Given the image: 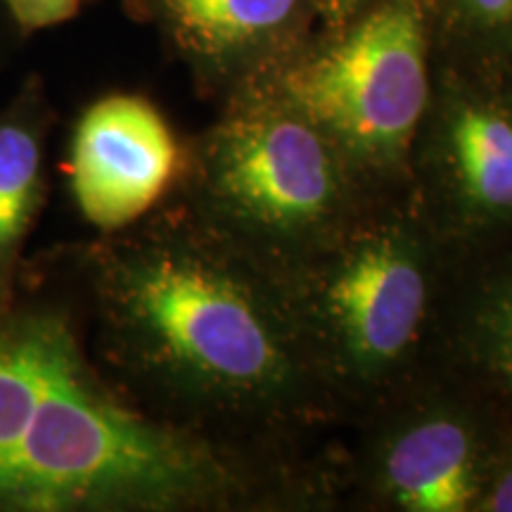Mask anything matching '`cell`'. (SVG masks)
I'll return each instance as SVG.
<instances>
[{"label": "cell", "instance_id": "obj_1", "mask_svg": "<svg viewBox=\"0 0 512 512\" xmlns=\"http://www.w3.org/2000/svg\"><path fill=\"white\" fill-rule=\"evenodd\" d=\"M226 484L207 444L114 392L74 311L24 278L0 309V512H176Z\"/></svg>", "mask_w": 512, "mask_h": 512}, {"label": "cell", "instance_id": "obj_2", "mask_svg": "<svg viewBox=\"0 0 512 512\" xmlns=\"http://www.w3.org/2000/svg\"><path fill=\"white\" fill-rule=\"evenodd\" d=\"M93 313L114 361L190 399L278 389L290 358L247 287L200 249L147 238L91 254Z\"/></svg>", "mask_w": 512, "mask_h": 512}, {"label": "cell", "instance_id": "obj_3", "mask_svg": "<svg viewBox=\"0 0 512 512\" xmlns=\"http://www.w3.org/2000/svg\"><path fill=\"white\" fill-rule=\"evenodd\" d=\"M292 107L320 131L368 157L406 147L427 105L422 17L413 0H389L337 46L285 81Z\"/></svg>", "mask_w": 512, "mask_h": 512}, {"label": "cell", "instance_id": "obj_4", "mask_svg": "<svg viewBox=\"0 0 512 512\" xmlns=\"http://www.w3.org/2000/svg\"><path fill=\"white\" fill-rule=\"evenodd\" d=\"M207 174L214 195L233 214L266 228H306L337 200L328 140L297 110L230 121L209 147Z\"/></svg>", "mask_w": 512, "mask_h": 512}, {"label": "cell", "instance_id": "obj_5", "mask_svg": "<svg viewBox=\"0 0 512 512\" xmlns=\"http://www.w3.org/2000/svg\"><path fill=\"white\" fill-rule=\"evenodd\" d=\"M181 150L162 112L138 95H107L81 114L69 143V190L102 233L138 223L174 183Z\"/></svg>", "mask_w": 512, "mask_h": 512}, {"label": "cell", "instance_id": "obj_6", "mask_svg": "<svg viewBox=\"0 0 512 512\" xmlns=\"http://www.w3.org/2000/svg\"><path fill=\"white\" fill-rule=\"evenodd\" d=\"M425 302V273L406 242L394 238L358 247L328 287V313L344 354L363 370L384 368L411 347Z\"/></svg>", "mask_w": 512, "mask_h": 512}, {"label": "cell", "instance_id": "obj_7", "mask_svg": "<svg viewBox=\"0 0 512 512\" xmlns=\"http://www.w3.org/2000/svg\"><path fill=\"white\" fill-rule=\"evenodd\" d=\"M50 114L43 83L31 76L0 110V309L19 297L27 242L46 202Z\"/></svg>", "mask_w": 512, "mask_h": 512}, {"label": "cell", "instance_id": "obj_8", "mask_svg": "<svg viewBox=\"0 0 512 512\" xmlns=\"http://www.w3.org/2000/svg\"><path fill=\"white\" fill-rule=\"evenodd\" d=\"M384 482L394 501L406 510H467L479 494L470 434L451 418L418 422L389 446Z\"/></svg>", "mask_w": 512, "mask_h": 512}, {"label": "cell", "instance_id": "obj_9", "mask_svg": "<svg viewBox=\"0 0 512 512\" xmlns=\"http://www.w3.org/2000/svg\"><path fill=\"white\" fill-rule=\"evenodd\" d=\"M176 48L190 60L219 64L287 27L299 0H150Z\"/></svg>", "mask_w": 512, "mask_h": 512}, {"label": "cell", "instance_id": "obj_10", "mask_svg": "<svg viewBox=\"0 0 512 512\" xmlns=\"http://www.w3.org/2000/svg\"><path fill=\"white\" fill-rule=\"evenodd\" d=\"M448 155L460 192L486 214H512V117L465 107L448 128Z\"/></svg>", "mask_w": 512, "mask_h": 512}, {"label": "cell", "instance_id": "obj_11", "mask_svg": "<svg viewBox=\"0 0 512 512\" xmlns=\"http://www.w3.org/2000/svg\"><path fill=\"white\" fill-rule=\"evenodd\" d=\"M0 5L22 34L60 27L81 10V0H0Z\"/></svg>", "mask_w": 512, "mask_h": 512}, {"label": "cell", "instance_id": "obj_12", "mask_svg": "<svg viewBox=\"0 0 512 512\" xmlns=\"http://www.w3.org/2000/svg\"><path fill=\"white\" fill-rule=\"evenodd\" d=\"M486 344L491 361L512 387V285L496 299L486 318Z\"/></svg>", "mask_w": 512, "mask_h": 512}, {"label": "cell", "instance_id": "obj_13", "mask_svg": "<svg viewBox=\"0 0 512 512\" xmlns=\"http://www.w3.org/2000/svg\"><path fill=\"white\" fill-rule=\"evenodd\" d=\"M477 22L489 27H503L512 22V0H460Z\"/></svg>", "mask_w": 512, "mask_h": 512}, {"label": "cell", "instance_id": "obj_14", "mask_svg": "<svg viewBox=\"0 0 512 512\" xmlns=\"http://www.w3.org/2000/svg\"><path fill=\"white\" fill-rule=\"evenodd\" d=\"M482 508L496 512H512V467L491 484L489 494L484 496Z\"/></svg>", "mask_w": 512, "mask_h": 512}, {"label": "cell", "instance_id": "obj_15", "mask_svg": "<svg viewBox=\"0 0 512 512\" xmlns=\"http://www.w3.org/2000/svg\"><path fill=\"white\" fill-rule=\"evenodd\" d=\"M323 3L332 10H349V8H354V5L361 3V0H323Z\"/></svg>", "mask_w": 512, "mask_h": 512}]
</instances>
